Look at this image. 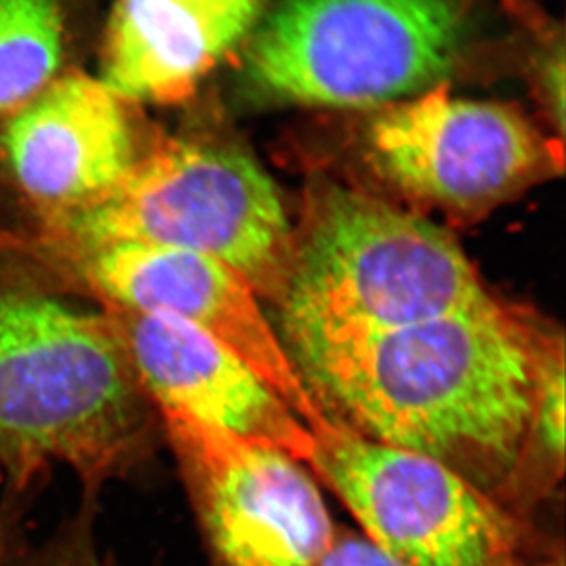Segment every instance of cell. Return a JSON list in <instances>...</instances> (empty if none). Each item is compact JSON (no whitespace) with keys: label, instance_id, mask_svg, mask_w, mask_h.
<instances>
[{"label":"cell","instance_id":"5bb4252c","mask_svg":"<svg viewBox=\"0 0 566 566\" xmlns=\"http://www.w3.org/2000/svg\"><path fill=\"white\" fill-rule=\"evenodd\" d=\"M565 471V342L552 345L541 369L534 412L507 504L537 503Z\"/></svg>","mask_w":566,"mask_h":566},{"label":"cell","instance_id":"3957f363","mask_svg":"<svg viewBox=\"0 0 566 566\" xmlns=\"http://www.w3.org/2000/svg\"><path fill=\"white\" fill-rule=\"evenodd\" d=\"M492 300L439 226L332 184L315 191L294 237L281 339L286 350L339 342Z\"/></svg>","mask_w":566,"mask_h":566},{"label":"cell","instance_id":"9c48e42d","mask_svg":"<svg viewBox=\"0 0 566 566\" xmlns=\"http://www.w3.org/2000/svg\"><path fill=\"white\" fill-rule=\"evenodd\" d=\"M367 145L379 175L396 188L454 208L506 197L537 169L545 150L512 108L453 97L443 83L384 108Z\"/></svg>","mask_w":566,"mask_h":566},{"label":"cell","instance_id":"ba28073f","mask_svg":"<svg viewBox=\"0 0 566 566\" xmlns=\"http://www.w3.org/2000/svg\"><path fill=\"white\" fill-rule=\"evenodd\" d=\"M96 300L169 315L206 332L256 370L317 433L332 418L295 369L252 286L222 262L172 248L116 242L75 255Z\"/></svg>","mask_w":566,"mask_h":566},{"label":"cell","instance_id":"2e32d148","mask_svg":"<svg viewBox=\"0 0 566 566\" xmlns=\"http://www.w3.org/2000/svg\"><path fill=\"white\" fill-rule=\"evenodd\" d=\"M315 566H406L375 545L367 535L336 526L331 545Z\"/></svg>","mask_w":566,"mask_h":566},{"label":"cell","instance_id":"9a60e30c","mask_svg":"<svg viewBox=\"0 0 566 566\" xmlns=\"http://www.w3.org/2000/svg\"><path fill=\"white\" fill-rule=\"evenodd\" d=\"M96 499H85L77 517L46 541L38 551L17 548L6 566H113L97 551L92 521L96 513Z\"/></svg>","mask_w":566,"mask_h":566},{"label":"cell","instance_id":"ac0fdd59","mask_svg":"<svg viewBox=\"0 0 566 566\" xmlns=\"http://www.w3.org/2000/svg\"><path fill=\"white\" fill-rule=\"evenodd\" d=\"M19 545L13 537V526L10 524V510L0 512V566L8 565Z\"/></svg>","mask_w":566,"mask_h":566},{"label":"cell","instance_id":"7c38bea8","mask_svg":"<svg viewBox=\"0 0 566 566\" xmlns=\"http://www.w3.org/2000/svg\"><path fill=\"white\" fill-rule=\"evenodd\" d=\"M266 0H116L103 83L125 102L180 103L247 43Z\"/></svg>","mask_w":566,"mask_h":566},{"label":"cell","instance_id":"7a4b0ae2","mask_svg":"<svg viewBox=\"0 0 566 566\" xmlns=\"http://www.w3.org/2000/svg\"><path fill=\"white\" fill-rule=\"evenodd\" d=\"M155 423L107 315L0 286V475L11 492L64 464L96 499L147 459Z\"/></svg>","mask_w":566,"mask_h":566},{"label":"cell","instance_id":"52a82bcc","mask_svg":"<svg viewBox=\"0 0 566 566\" xmlns=\"http://www.w3.org/2000/svg\"><path fill=\"white\" fill-rule=\"evenodd\" d=\"M158 422L177 454L214 566L319 562L336 524L303 462L184 415H161Z\"/></svg>","mask_w":566,"mask_h":566},{"label":"cell","instance_id":"30bf717a","mask_svg":"<svg viewBox=\"0 0 566 566\" xmlns=\"http://www.w3.org/2000/svg\"><path fill=\"white\" fill-rule=\"evenodd\" d=\"M145 396L161 415H184L242 439L283 449L311 468L315 437L239 354L169 315L103 303Z\"/></svg>","mask_w":566,"mask_h":566},{"label":"cell","instance_id":"5b68a950","mask_svg":"<svg viewBox=\"0 0 566 566\" xmlns=\"http://www.w3.org/2000/svg\"><path fill=\"white\" fill-rule=\"evenodd\" d=\"M464 24L451 0H281L244 43L256 91L319 107H373L439 85Z\"/></svg>","mask_w":566,"mask_h":566},{"label":"cell","instance_id":"e0dca14e","mask_svg":"<svg viewBox=\"0 0 566 566\" xmlns=\"http://www.w3.org/2000/svg\"><path fill=\"white\" fill-rule=\"evenodd\" d=\"M543 86H545L546 99L551 102L552 116L556 118L557 128L563 130V125H565V57H563V46L557 50L556 57H552L543 66Z\"/></svg>","mask_w":566,"mask_h":566},{"label":"cell","instance_id":"277c9868","mask_svg":"<svg viewBox=\"0 0 566 566\" xmlns=\"http://www.w3.org/2000/svg\"><path fill=\"white\" fill-rule=\"evenodd\" d=\"M46 222L69 255L116 242L200 253L277 305L289 283L295 235L277 188L233 147L158 139L108 195Z\"/></svg>","mask_w":566,"mask_h":566},{"label":"cell","instance_id":"4fadbf2b","mask_svg":"<svg viewBox=\"0 0 566 566\" xmlns=\"http://www.w3.org/2000/svg\"><path fill=\"white\" fill-rule=\"evenodd\" d=\"M61 0H0V118L55 80L63 61Z\"/></svg>","mask_w":566,"mask_h":566},{"label":"cell","instance_id":"d6986e66","mask_svg":"<svg viewBox=\"0 0 566 566\" xmlns=\"http://www.w3.org/2000/svg\"><path fill=\"white\" fill-rule=\"evenodd\" d=\"M528 566H565V556H563V548L559 546L557 551H552L545 559L541 562L528 563Z\"/></svg>","mask_w":566,"mask_h":566},{"label":"cell","instance_id":"8fae6325","mask_svg":"<svg viewBox=\"0 0 566 566\" xmlns=\"http://www.w3.org/2000/svg\"><path fill=\"white\" fill-rule=\"evenodd\" d=\"M2 149L19 188L46 219L108 195L138 156L127 102L81 72L55 77L10 116Z\"/></svg>","mask_w":566,"mask_h":566},{"label":"cell","instance_id":"8992f818","mask_svg":"<svg viewBox=\"0 0 566 566\" xmlns=\"http://www.w3.org/2000/svg\"><path fill=\"white\" fill-rule=\"evenodd\" d=\"M311 468L350 510L361 534L406 566H528L515 512L411 449L331 420Z\"/></svg>","mask_w":566,"mask_h":566},{"label":"cell","instance_id":"6da1fadb","mask_svg":"<svg viewBox=\"0 0 566 566\" xmlns=\"http://www.w3.org/2000/svg\"><path fill=\"white\" fill-rule=\"evenodd\" d=\"M559 337L492 300L289 354L332 420L428 454L507 507L541 369Z\"/></svg>","mask_w":566,"mask_h":566}]
</instances>
